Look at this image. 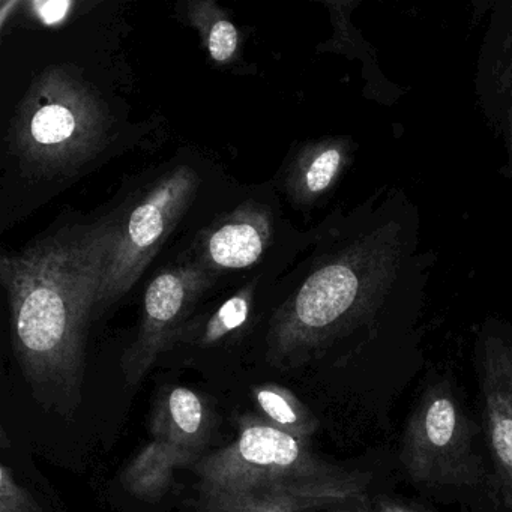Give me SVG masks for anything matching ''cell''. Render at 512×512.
Returning a JSON list of instances; mask_svg holds the SVG:
<instances>
[{
  "instance_id": "6da1fadb",
  "label": "cell",
  "mask_w": 512,
  "mask_h": 512,
  "mask_svg": "<svg viewBox=\"0 0 512 512\" xmlns=\"http://www.w3.org/2000/svg\"><path fill=\"white\" fill-rule=\"evenodd\" d=\"M430 268L416 206L400 190L374 194L353 215L346 238L275 314L268 361L278 368L308 361L395 302L415 299Z\"/></svg>"
},
{
  "instance_id": "7a4b0ae2",
  "label": "cell",
  "mask_w": 512,
  "mask_h": 512,
  "mask_svg": "<svg viewBox=\"0 0 512 512\" xmlns=\"http://www.w3.org/2000/svg\"><path fill=\"white\" fill-rule=\"evenodd\" d=\"M118 221L62 229L2 259L11 341L40 406L70 418L82 403L85 346Z\"/></svg>"
},
{
  "instance_id": "3957f363",
  "label": "cell",
  "mask_w": 512,
  "mask_h": 512,
  "mask_svg": "<svg viewBox=\"0 0 512 512\" xmlns=\"http://www.w3.org/2000/svg\"><path fill=\"white\" fill-rule=\"evenodd\" d=\"M200 494L274 491L316 481H349L364 473L341 469L317 457L296 439L259 416H244L226 448L194 463Z\"/></svg>"
},
{
  "instance_id": "277c9868",
  "label": "cell",
  "mask_w": 512,
  "mask_h": 512,
  "mask_svg": "<svg viewBox=\"0 0 512 512\" xmlns=\"http://www.w3.org/2000/svg\"><path fill=\"white\" fill-rule=\"evenodd\" d=\"M106 130V113L94 92L71 74L50 70L26 95L14 140L37 169H65L95 154Z\"/></svg>"
},
{
  "instance_id": "5b68a950",
  "label": "cell",
  "mask_w": 512,
  "mask_h": 512,
  "mask_svg": "<svg viewBox=\"0 0 512 512\" xmlns=\"http://www.w3.org/2000/svg\"><path fill=\"white\" fill-rule=\"evenodd\" d=\"M473 443L475 427L443 380L431 385L410 413L401 464L412 482L427 488L475 487L484 470Z\"/></svg>"
},
{
  "instance_id": "8992f818",
  "label": "cell",
  "mask_w": 512,
  "mask_h": 512,
  "mask_svg": "<svg viewBox=\"0 0 512 512\" xmlns=\"http://www.w3.org/2000/svg\"><path fill=\"white\" fill-rule=\"evenodd\" d=\"M197 185L196 172L179 167L152 188L127 220L118 221L95 314L115 304L136 284L187 211Z\"/></svg>"
},
{
  "instance_id": "52a82bcc",
  "label": "cell",
  "mask_w": 512,
  "mask_h": 512,
  "mask_svg": "<svg viewBox=\"0 0 512 512\" xmlns=\"http://www.w3.org/2000/svg\"><path fill=\"white\" fill-rule=\"evenodd\" d=\"M208 284L209 274L199 266L164 271L149 284L139 335L122 358L128 385L136 386L148 374Z\"/></svg>"
},
{
  "instance_id": "ba28073f",
  "label": "cell",
  "mask_w": 512,
  "mask_h": 512,
  "mask_svg": "<svg viewBox=\"0 0 512 512\" xmlns=\"http://www.w3.org/2000/svg\"><path fill=\"white\" fill-rule=\"evenodd\" d=\"M475 94L506 154L512 176V0L491 5L476 62Z\"/></svg>"
},
{
  "instance_id": "9c48e42d",
  "label": "cell",
  "mask_w": 512,
  "mask_h": 512,
  "mask_svg": "<svg viewBox=\"0 0 512 512\" xmlns=\"http://www.w3.org/2000/svg\"><path fill=\"white\" fill-rule=\"evenodd\" d=\"M368 476L317 481L274 491L200 494L202 512H371L365 508Z\"/></svg>"
},
{
  "instance_id": "30bf717a",
  "label": "cell",
  "mask_w": 512,
  "mask_h": 512,
  "mask_svg": "<svg viewBox=\"0 0 512 512\" xmlns=\"http://www.w3.org/2000/svg\"><path fill=\"white\" fill-rule=\"evenodd\" d=\"M479 367L488 445L503 499L512 508V344L485 337Z\"/></svg>"
},
{
  "instance_id": "8fae6325",
  "label": "cell",
  "mask_w": 512,
  "mask_h": 512,
  "mask_svg": "<svg viewBox=\"0 0 512 512\" xmlns=\"http://www.w3.org/2000/svg\"><path fill=\"white\" fill-rule=\"evenodd\" d=\"M212 428L211 409L202 395L185 386H172L161 394L152 416V439L161 440L194 464L211 440Z\"/></svg>"
},
{
  "instance_id": "7c38bea8",
  "label": "cell",
  "mask_w": 512,
  "mask_h": 512,
  "mask_svg": "<svg viewBox=\"0 0 512 512\" xmlns=\"http://www.w3.org/2000/svg\"><path fill=\"white\" fill-rule=\"evenodd\" d=\"M271 238L268 215L260 209L236 211L206 239V259L218 268H247L262 256Z\"/></svg>"
},
{
  "instance_id": "4fadbf2b",
  "label": "cell",
  "mask_w": 512,
  "mask_h": 512,
  "mask_svg": "<svg viewBox=\"0 0 512 512\" xmlns=\"http://www.w3.org/2000/svg\"><path fill=\"white\" fill-rule=\"evenodd\" d=\"M188 464L191 461L187 457L161 440L152 439L125 467L121 482L137 499L155 503L169 493L175 470Z\"/></svg>"
},
{
  "instance_id": "5bb4252c",
  "label": "cell",
  "mask_w": 512,
  "mask_h": 512,
  "mask_svg": "<svg viewBox=\"0 0 512 512\" xmlns=\"http://www.w3.org/2000/svg\"><path fill=\"white\" fill-rule=\"evenodd\" d=\"M251 395L262 415L260 418L278 430L307 442L319 430V421L314 413L290 389L266 383L254 386Z\"/></svg>"
},
{
  "instance_id": "9a60e30c",
  "label": "cell",
  "mask_w": 512,
  "mask_h": 512,
  "mask_svg": "<svg viewBox=\"0 0 512 512\" xmlns=\"http://www.w3.org/2000/svg\"><path fill=\"white\" fill-rule=\"evenodd\" d=\"M346 160V145L343 142H328L317 145L305 157L298 172V187L305 196L313 197L325 193L337 176Z\"/></svg>"
},
{
  "instance_id": "2e32d148",
  "label": "cell",
  "mask_w": 512,
  "mask_h": 512,
  "mask_svg": "<svg viewBox=\"0 0 512 512\" xmlns=\"http://www.w3.org/2000/svg\"><path fill=\"white\" fill-rule=\"evenodd\" d=\"M251 293L248 290L238 293L230 298L226 304L221 305L214 317L209 320L206 328L203 329L200 343L203 346L220 343L221 340L232 334L236 329L241 328L250 316Z\"/></svg>"
},
{
  "instance_id": "e0dca14e",
  "label": "cell",
  "mask_w": 512,
  "mask_h": 512,
  "mask_svg": "<svg viewBox=\"0 0 512 512\" xmlns=\"http://www.w3.org/2000/svg\"><path fill=\"white\" fill-rule=\"evenodd\" d=\"M0 512H43L28 488L16 481L7 464L0 466Z\"/></svg>"
},
{
  "instance_id": "ac0fdd59",
  "label": "cell",
  "mask_w": 512,
  "mask_h": 512,
  "mask_svg": "<svg viewBox=\"0 0 512 512\" xmlns=\"http://www.w3.org/2000/svg\"><path fill=\"white\" fill-rule=\"evenodd\" d=\"M238 43V31L229 20L220 17L211 23L208 37H206V46H208L209 55L215 62L224 64V62L230 61L238 49Z\"/></svg>"
},
{
  "instance_id": "d6986e66",
  "label": "cell",
  "mask_w": 512,
  "mask_h": 512,
  "mask_svg": "<svg viewBox=\"0 0 512 512\" xmlns=\"http://www.w3.org/2000/svg\"><path fill=\"white\" fill-rule=\"evenodd\" d=\"M38 16L46 25H55L67 16L71 8L70 2H38L35 4Z\"/></svg>"
},
{
  "instance_id": "ffe728a7",
  "label": "cell",
  "mask_w": 512,
  "mask_h": 512,
  "mask_svg": "<svg viewBox=\"0 0 512 512\" xmlns=\"http://www.w3.org/2000/svg\"><path fill=\"white\" fill-rule=\"evenodd\" d=\"M376 512H419L416 509L409 508V506L403 505V503L395 502V500L388 499V497H382L377 500Z\"/></svg>"
}]
</instances>
